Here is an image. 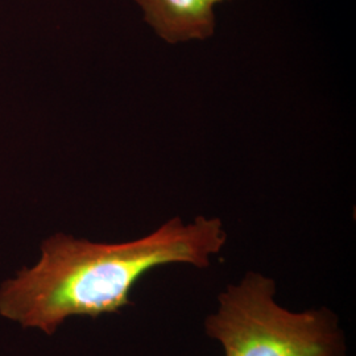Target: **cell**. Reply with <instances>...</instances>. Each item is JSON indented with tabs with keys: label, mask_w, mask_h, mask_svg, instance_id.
I'll return each instance as SVG.
<instances>
[{
	"label": "cell",
	"mask_w": 356,
	"mask_h": 356,
	"mask_svg": "<svg viewBox=\"0 0 356 356\" xmlns=\"http://www.w3.org/2000/svg\"><path fill=\"white\" fill-rule=\"evenodd\" d=\"M227 243L219 218L168 219L152 234L126 243H92L57 234L41 245L31 269L0 288V314L51 335L70 317L116 313L132 305L136 282L154 268L188 264L204 269Z\"/></svg>",
	"instance_id": "6da1fadb"
},
{
	"label": "cell",
	"mask_w": 356,
	"mask_h": 356,
	"mask_svg": "<svg viewBox=\"0 0 356 356\" xmlns=\"http://www.w3.org/2000/svg\"><path fill=\"white\" fill-rule=\"evenodd\" d=\"M144 20L168 44L204 41L216 33L214 7L226 0H135Z\"/></svg>",
	"instance_id": "3957f363"
},
{
	"label": "cell",
	"mask_w": 356,
	"mask_h": 356,
	"mask_svg": "<svg viewBox=\"0 0 356 356\" xmlns=\"http://www.w3.org/2000/svg\"><path fill=\"white\" fill-rule=\"evenodd\" d=\"M276 281L250 270L218 296L204 332L225 356H346L339 317L329 307L291 312L276 301Z\"/></svg>",
	"instance_id": "7a4b0ae2"
}]
</instances>
